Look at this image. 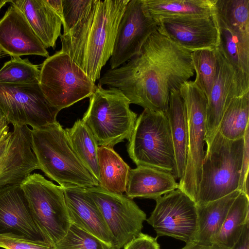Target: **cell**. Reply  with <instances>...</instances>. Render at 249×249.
I'll list each match as a JSON object with an SVG mask.
<instances>
[{"label":"cell","instance_id":"6da1fadb","mask_svg":"<svg viewBox=\"0 0 249 249\" xmlns=\"http://www.w3.org/2000/svg\"><path fill=\"white\" fill-rule=\"evenodd\" d=\"M191 53L157 31L127 63L107 71L99 84L118 89L130 104L166 112L171 92L194 75Z\"/></svg>","mask_w":249,"mask_h":249},{"label":"cell","instance_id":"7a4b0ae2","mask_svg":"<svg viewBox=\"0 0 249 249\" xmlns=\"http://www.w3.org/2000/svg\"><path fill=\"white\" fill-rule=\"evenodd\" d=\"M129 0H92L82 17L60 36L61 50L95 83L110 58L121 19Z\"/></svg>","mask_w":249,"mask_h":249},{"label":"cell","instance_id":"3957f363","mask_svg":"<svg viewBox=\"0 0 249 249\" xmlns=\"http://www.w3.org/2000/svg\"><path fill=\"white\" fill-rule=\"evenodd\" d=\"M31 148L39 169L60 186L88 188L99 182L81 161L65 129L56 121L31 130Z\"/></svg>","mask_w":249,"mask_h":249},{"label":"cell","instance_id":"277c9868","mask_svg":"<svg viewBox=\"0 0 249 249\" xmlns=\"http://www.w3.org/2000/svg\"><path fill=\"white\" fill-rule=\"evenodd\" d=\"M244 138L231 140L219 131L207 144L196 204H205L238 190Z\"/></svg>","mask_w":249,"mask_h":249},{"label":"cell","instance_id":"5b68a950","mask_svg":"<svg viewBox=\"0 0 249 249\" xmlns=\"http://www.w3.org/2000/svg\"><path fill=\"white\" fill-rule=\"evenodd\" d=\"M127 151L137 166H146L178 176L169 122L165 112L148 109L137 118Z\"/></svg>","mask_w":249,"mask_h":249},{"label":"cell","instance_id":"8992f818","mask_svg":"<svg viewBox=\"0 0 249 249\" xmlns=\"http://www.w3.org/2000/svg\"><path fill=\"white\" fill-rule=\"evenodd\" d=\"M89 106L82 121L89 127L99 146L113 147L128 140L137 115L129 107V100L118 89H105L99 83L89 97Z\"/></svg>","mask_w":249,"mask_h":249},{"label":"cell","instance_id":"52a82bcc","mask_svg":"<svg viewBox=\"0 0 249 249\" xmlns=\"http://www.w3.org/2000/svg\"><path fill=\"white\" fill-rule=\"evenodd\" d=\"M20 185L43 240L53 248L72 224L62 187L37 173L29 175Z\"/></svg>","mask_w":249,"mask_h":249},{"label":"cell","instance_id":"ba28073f","mask_svg":"<svg viewBox=\"0 0 249 249\" xmlns=\"http://www.w3.org/2000/svg\"><path fill=\"white\" fill-rule=\"evenodd\" d=\"M39 84L45 97L59 111L88 97L97 85L60 50L40 65Z\"/></svg>","mask_w":249,"mask_h":249},{"label":"cell","instance_id":"9c48e42d","mask_svg":"<svg viewBox=\"0 0 249 249\" xmlns=\"http://www.w3.org/2000/svg\"><path fill=\"white\" fill-rule=\"evenodd\" d=\"M187 116L188 150L185 171L179 188L196 203L205 151L206 116L208 100L194 81L184 82L178 89Z\"/></svg>","mask_w":249,"mask_h":249},{"label":"cell","instance_id":"30bf717a","mask_svg":"<svg viewBox=\"0 0 249 249\" xmlns=\"http://www.w3.org/2000/svg\"><path fill=\"white\" fill-rule=\"evenodd\" d=\"M213 15L216 48L236 69L249 74V0H215Z\"/></svg>","mask_w":249,"mask_h":249},{"label":"cell","instance_id":"8fae6325","mask_svg":"<svg viewBox=\"0 0 249 249\" xmlns=\"http://www.w3.org/2000/svg\"><path fill=\"white\" fill-rule=\"evenodd\" d=\"M0 110L9 123L33 129L54 123L60 111L47 100L39 83H0Z\"/></svg>","mask_w":249,"mask_h":249},{"label":"cell","instance_id":"7c38bea8","mask_svg":"<svg viewBox=\"0 0 249 249\" xmlns=\"http://www.w3.org/2000/svg\"><path fill=\"white\" fill-rule=\"evenodd\" d=\"M85 188L112 235L114 247L124 248L142 232L146 215L132 199L124 194L108 192L99 185Z\"/></svg>","mask_w":249,"mask_h":249},{"label":"cell","instance_id":"4fadbf2b","mask_svg":"<svg viewBox=\"0 0 249 249\" xmlns=\"http://www.w3.org/2000/svg\"><path fill=\"white\" fill-rule=\"evenodd\" d=\"M156 206L146 221L157 238L170 236L186 243L195 241L198 229L196 202L179 189L156 199Z\"/></svg>","mask_w":249,"mask_h":249},{"label":"cell","instance_id":"5bb4252c","mask_svg":"<svg viewBox=\"0 0 249 249\" xmlns=\"http://www.w3.org/2000/svg\"><path fill=\"white\" fill-rule=\"evenodd\" d=\"M216 71L208 98L205 143L211 142L218 131L223 112L232 99L249 92V74L236 69L217 48Z\"/></svg>","mask_w":249,"mask_h":249},{"label":"cell","instance_id":"9a60e30c","mask_svg":"<svg viewBox=\"0 0 249 249\" xmlns=\"http://www.w3.org/2000/svg\"><path fill=\"white\" fill-rule=\"evenodd\" d=\"M158 22L146 12L142 0H129L120 21L110 58V69L119 67L136 55Z\"/></svg>","mask_w":249,"mask_h":249},{"label":"cell","instance_id":"2e32d148","mask_svg":"<svg viewBox=\"0 0 249 249\" xmlns=\"http://www.w3.org/2000/svg\"><path fill=\"white\" fill-rule=\"evenodd\" d=\"M13 126V131L0 140V187L20 184L39 169L31 148V129L26 125Z\"/></svg>","mask_w":249,"mask_h":249},{"label":"cell","instance_id":"e0dca14e","mask_svg":"<svg viewBox=\"0 0 249 249\" xmlns=\"http://www.w3.org/2000/svg\"><path fill=\"white\" fill-rule=\"evenodd\" d=\"M157 31L178 45L191 52L217 47L218 34L213 15L162 18Z\"/></svg>","mask_w":249,"mask_h":249},{"label":"cell","instance_id":"ac0fdd59","mask_svg":"<svg viewBox=\"0 0 249 249\" xmlns=\"http://www.w3.org/2000/svg\"><path fill=\"white\" fill-rule=\"evenodd\" d=\"M0 50L11 57L28 55L49 56L47 49L24 15L11 3L0 18Z\"/></svg>","mask_w":249,"mask_h":249},{"label":"cell","instance_id":"d6986e66","mask_svg":"<svg viewBox=\"0 0 249 249\" xmlns=\"http://www.w3.org/2000/svg\"><path fill=\"white\" fill-rule=\"evenodd\" d=\"M7 233L43 240L20 184L0 187V234Z\"/></svg>","mask_w":249,"mask_h":249},{"label":"cell","instance_id":"ffe728a7","mask_svg":"<svg viewBox=\"0 0 249 249\" xmlns=\"http://www.w3.org/2000/svg\"><path fill=\"white\" fill-rule=\"evenodd\" d=\"M62 187L72 224L113 246L112 235L86 188L72 186Z\"/></svg>","mask_w":249,"mask_h":249},{"label":"cell","instance_id":"44dd1931","mask_svg":"<svg viewBox=\"0 0 249 249\" xmlns=\"http://www.w3.org/2000/svg\"><path fill=\"white\" fill-rule=\"evenodd\" d=\"M9 2L22 13L45 47L55 49L62 23L47 0H10Z\"/></svg>","mask_w":249,"mask_h":249},{"label":"cell","instance_id":"7402d4cb","mask_svg":"<svg viewBox=\"0 0 249 249\" xmlns=\"http://www.w3.org/2000/svg\"><path fill=\"white\" fill-rule=\"evenodd\" d=\"M178 188L179 183L170 173L140 165L130 169L125 193L131 199L143 198L155 200Z\"/></svg>","mask_w":249,"mask_h":249},{"label":"cell","instance_id":"603a6c76","mask_svg":"<svg viewBox=\"0 0 249 249\" xmlns=\"http://www.w3.org/2000/svg\"><path fill=\"white\" fill-rule=\"evenodd\" d=\"M170 126L179 181L186 168L188 150L187 116L185 103L178 89L170 93V102L165 112Z\"/></svg>","mask_w":249,"mask_h":249},{"label":"cell","instance_id":"cb8c5ba5","mask_svg":"<svg viewBox=\"0 0 249 249\" xmlns=\"http://www.w3.org/2000/svg\"><path fill=\"white\" fill-rule=\"evenodd\" d=\"M147 14L162 18L211 16L215 0H142Z\"/></svg>","mask_w":249,"mask_h":249},{"label":"cell","instance_id":"d4e9b609","mask_svg":"<svg viewBox=\"0 0 249 249\" xmlns=\"http://www.w3.org/2000/svg\"><path fill=\"white\" fill-rule=\"evenodd\" d=\"M240 192L236 190L216 200L196 205L198 229L195 242L202 244L213 243L231 205Z\"/></svg>","mask_w":249,"mask_h":249},{"label":"cell","instance_id":"484cf974","mask_svg":"<svg viewBox=\"0 0 249 249\" xmlns=\"http://www.w3.org/2000/svg\"><path fill=\"white\" fill-rule=\"evenodd\" d=\"M98 160L99 186L113 193L125 192L130 170L128 164L110 146H99Z\"/></svg>","mask_w":249,"mask_h":249},{"label":"cell","instance_id":"4316f807","mask_svg":"<svg viewBox=\"0 0 249 249\" xmlns=\"http://www.w3.org/2000/svg\"><path fill=\"white\" fill-rule=\"evenodd\" d=\"M249 224V196L241 192L231 205L213 243L231 249Z\"/></svg>","mask_w":249,"mask_h":249},{"label":"cell","instance_id":"83f0119b","mask_svg":"<svg viewBox=\"0 0 249 249\" xmlns=\"http://www.w3.org/2000/svg\"><path fill=\"white\" fill-rule=\"evenodd\" d=\"M65 130L75 152L90 173L99 182L98 160L99 146L94 135L80 119L76 121L71 127L66 128Z\"/></svg>","mask_w":249,"mask_h":249},{"label":"cell","instance_id":"f1b7e54d","mask_svg":"<svg viewBox=\"0 0 249 249\" xmlns=\"http://www.w3.org/2000/svg\"><path fill=\"white\" fill-rule=\"evenodd\" d=\"M249 92L231 100L222 116L218 131L227 139L243 138L249 124Z\"/></svg>","mask_w":249,"mask_h":249},{"label":"cell","instance_id":"f546056e","mask_svg":"<svg viewBox=\"0 0 249 249\" xmlns=\"http://www.w3.org/2000/svg\"><path fill=\"white\" fill-rule=\"evenodd\" d=\"M40 72V65L32 64L28 58L11 57L0 69V83H38Z\"/></svg>","mask_w":249,"mask_h":249},{"label":"cell","instance_id":"4dcf8cb0","mask_svg":"<svg viewBox=\"0 0 249 249\" xmlns=\"http://www.w3.org/2000/svg\"><path fill=\"white\" fill-rule=\"evenodd\" d=\"M215 49H204L192 52V63L196 73L194 81L205 93L209 96L216 71Z\"/></svg>","mask_w":249,"mask_h":249},{"label":"cell","instance_id":"1f68e13d","mask_svg":"<svg viewBox=\"0 0 249 249\" xmlns=\"http://www.w3.org/2000/svg\"><path fill=\"white\" fill-rule=\"evenodd\" d=\"M53 249H117L72 224L65 236Z\"/></svg>","mask_w":249,"mask_h":249},{"label":"cell","instance_id":"d6a6232c","mask_svg":"<svg viewBox=\"0 0 249 249\" xmlns=\"http://www.w3.org/2000/svg\"><path fill=\"white\" fill-rule=\"evenodd\" d=\"M92 0H62L63 33L71 30L82 17Z\"/></svg>","mask_w":249,"mask_h":249},{"label":"cell","instance_id":"836d02e7","mask_svg":"<svg viewBox=\"0 0 249 249\" xmlns=\"http://www.w3.org/2000/svg\"><path fill=\"white\" fill-rule=\"evenodd\" d=\"M0 248L4 249H53L43 240H33L12 233L0 234Z\"/></svg>","mask_w":249,"mask_h":249},{"label":"cell","instance_id":"e575fe53","mask_svg":"<svg viewBox=\"0 0 249 249\" xmlns=\"http://www.w3.org/2000/svg\"><path fill=\"white\" fill-rule=\"evenodd\" d=\"M154 238L141 232L123 248L124 249H160V246Z\"/></svg>","mask_w":249,"mask_h":249},{"label":"cell","instance_id":"d590c367","mask_svg":"<svg viewBox=\"0 0 249 249\" xmlns=\"http://www.w3.org/2000/svg\"><path fill=\"white\" fill-rule=\"evenodd\" d=\"M249 125L247 127L244 136V147L241 172L238 190L242 192L246 179L249 178Z\"/></svg>","mask_w":249,"mask_h":249},{"label":"cell","instance_id":"8d00e7d4","mask_svg":"<svg viewBox=\"0 0 249 249\" xmlns=\"http://www.w3.org/2000/svg\"><path fill=\"white\" fill-rule=\"evenodd\" d=\"M231 249H249V224L246 225L240 238Z\"/></svg>","mask_w":249,"mask_h":249},{"label":"cell","instance_id":"74e56055","mask_svg":"<svg viewBox=\"0 0 249 249\" xmlns=\"http://www.w3.org/2000/svg\"><path fill=\"white\" fill-rule=\"evenodd\" d=\"M181 249H227L215 243L202 244L196 242L186 243V245Z\"/></svg>","mask_w":249,"mask_h":249},{"label":"cell","instance_id":"f35d334b","mask_svg":"<svg viewBox=\"0 0 249 249\" xmlns=\"http://www.w3.org/2000/svg\"><path fill=\"white\" fill-rule=\"evenodd\" d=\"M9 122L3 114V113L0 110V129L3 128L7 126H8V124Z\"/></svg>","mask_w":249,"mask_h":249},{"label":"cell","instance_id":"ab89813d","mask_svg":"<svg viewBox=\"0 0 249 249\" xmlns=\"http://www.w3.org/2000/svg\"><path fill=\"white\" fill-rule=\"evenodd\" d=\"M9 126H7L6 127L0 129V140L6 135H7L9 133Z\"/></svg>","mask_w":249,"mask_h":249},{"label":"cell","instance_id":"60d3db41","mask_svg":"<svg viewBox=\"0 0 249 249\" xmlns=\"http://www.w3.org/2000/svg\"><path fill=\"white\" fill-rule=\"evenodd\" d=\"M10 0H0V10L6 2H9Z\"/></svg>","mask_w":249,"mask_h":249},{"label":"cell","instance_id":"b9f144b4","mask_svg":"<svg viewBox=\"0 0 249 249\" xmlns=\"http://www.w3.org/2000/svg\"><path fill=\"white\" fill-rule=\"evenodd\" d=\"M1 53H1V51H0V55H1Z\"/></svg>","mask_w":249,"mask_h":249}]
</instances>
